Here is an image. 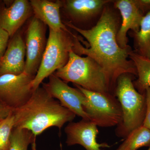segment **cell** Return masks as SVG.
<instances>
[{
	"mask_svg": "<svg viewBox=\"0 0 150 150\" xmlns=\"http://www.w3.org/2000/svg\"><path fill=\"white\" fill-rule=\"evenodd\" d=\"M132 76L121 75L117 79L115 95L121 104L122 117L115 129L117 137L126 138L133 130L143 126L146 111L145 93L135 88Z\"/></svg>",
	"mask_w": 150,
	"mask_h": 150,
	"instance_id": "3957f363",
	"label": "cell"
},
{
	"mask_svg": "<svg viewBox=\"0 0 150 150\" xmlns=\"http://www.w3.org/2000/svg\"><path fill=\"white\" fill-rule=\"evenodd\" d=\"M4 119H1V118H0V124H1V123L2 122V121L3 120H4Z\"/></svg>",
	"mask_w": 150,
	"mask_h": 150,
	"instance_id": "484cf974",
	"label": "cell"
},
{
	"mask_svg": "<svg viewBox=\"0 0 150 150\" xmlns=\"http://www.w3.org/2000/svg\"><path fill=\"white\" fill-rule=\"evenodd\" d=\"M36 140V136L28 129L14 127L9 150H28L29 145Z\"/></svg>",
	"mask_w": 150,
	"mask_h": 150,
	"instance_id": "d6986e66",
	"label": "cell"
},
{
	"mask_svg": "<svg viewBox=\"0 0 150 150\" xmlns=\"http://www.w3.org/2000/svg\"><path fill=\"white\" fill-rule=\"evenodd\" d=\"M47 45L37 74L32 81L33 89L40 87L43 81L66 65L73 50L76 35L71 31H55L49 28Z\"/></svg>",
	"mask_w": 150,
	"mask_h": 150,
	"instance_id": "5b68a950",
	"label": "cell"
},
{
	"mask_svg": "<svg viewBox=\"0 0 150 150\" xmlns=\"http://www.w3.org/2000/svg\"><path fill=\"white\" fill-rule=\"evenodd\" d=\"M129 57L134 63L138 77L133 82L134 87L140 93L144 94L146 89L150 88V60L132 51Z\"/></svg>",
	"mask_w": 150,
	"mask_h": 150,
	"instance_id": "2e32d148",
	"label": "cell"
},
{
	"mask_svg": "<svg viewBox=\"0 0 150 150\" xmlns=\"http://www.w3.org/2000/svg\"><path fill=\"white\" fill-rule=\"evenodd\" d=\"M13 112L14 127L28 129L36 137L51 127L61 131L65 124L72 122L76 116L42 86L34 90L28 101Z\"/></svg>",
	"mask_w": 150,
	"mask_h": 150,
	"instance_id": "7a4b0ae2",
	"label": "cell"
},
{
	"mask_svg": "<svg viewBox=\"0 0 150 150\" xmlns=\"http://www.w3.org/2000/svg\"><path fill=\"white\" fill-rule=\"evenodd\" d=\"M33 16L28 0H15L10 6L0 8V28L12 37L28 19Z\"/></svg>",
	"mask_w": 150,
	"mask_h": 150,
	"instance_id": "8fae6325",
	"label": "cell"
},
{
	"mask_svg": "<svg viewBox=\"0 0 150 150\" xmlns=\"http://www.w3.org/2000/svg\"><path fill=\"white\" fill-rule=\"evenodd\" d=\"M147 150H150V146L149 147V149Z\"/></svg>",
	"mask_w": 150,
	"mask_h": 150,
	"instance_id": "83f0119b",
	"label": "cell"
},
{
	"mask_svg": "<svg viewBox=\"0 0 150 150\" xmlns=\"http://www.w3.org/2000/svg\"><path fill=\"white\" fill-rule=\"evenodd\" d=\"M14 127V116L12 111L0 124V150H9L12 131Z\"/></svg>",
	"mask_w": 150,
	"mask_h": 150,
	"instance_id": "ffe728a7",
	"label": "cell"
},
{
	"mask_svg": "<svg viewBox=\"0 0 150 150\" xmlns=\"http://www.w3.org/2000/svg\"><path fill=\"white\" fill-rule=\"evenodd\" d=\"M42 87L52 97L58 99L62 106L74 112L82 119L89 121L83 109L86 96L77 88H73L53 74L48 77L47 83H42Z\"/></svg>",
	"mask_w": 150,
	"mask_h": 150,
	"instance_id": "9c48e42d",
	"label": "cell"
},
{
	"mask_svg": "<svg viewBox=\"0 0 150 150\" xmlns=\"http://www.w3.org/2000/svg\"><path fill=\"white\" fill-rule=\"evenodd\" d=\"M63 22L86 39L89 46L86 48L80 42L81 39L76 38L73 51L79 56L91 57L100 65L106 75L110 93L115 92L117 79L121 75H137L134 62L128 59L132 51L131 48H122L117 43L118 20L110 9L105 8L96 25L91 29H82L69 22Z\"/></svg>",
	"mask_w": 150,
	"mask_h": 150,
	"instance_id": "6da1fadb",
	"label": "cell"
},
{
	"mask_svg": "<svg viewBox=\"0 0 150 150\" xmlns=\"http://www.w3.org/2000/svg\"><path fill=\"white\" fill-rule=\"evenodd\" d=\"M68 146L80 145L86 150H102L109 148L107 143L98 144L97 137L99 133L97 126L88 120L82 119L77 122H70L65 128Z\"/></svg>",
	"mask_w": 150,
	"mask_h": 150,
	"instance_id": "30bf717a",
	"label": "cell"
},
{
	"mask_svg": "<svg viewBox=\"0 0 150 150\" xmlns=\"http://www.w3.org/2000/svg\"><path fill=\"white\" fill-rule=\"evenodd\" d=\"M31 150H37V146H36V141L31 144Z\"/></svg>",
	"mask_w": 150,
	"mask_h": 150,
	"instance_id": "d4e9b609",
	"label": "cell"
},
{
	"mask_svg": "<svg viewBox=\"0 0 150 150\" xmlns=\"http://www.w3.org/2000/svg\"><path fill=\"white\" fill-rule=\"evenodd\" d=\"M30 2L33 11V16L43 22L49 29L55 31L62 30L70 31L62 21L61 1L30 0Z\"/></svg>",
	"mask_w": 150,
	"mask_h": 150,
	"instance_id": "9a60e30c",
	"label": "cell"
},
{
	"mask_svg": "<svg viewBox=\"0 0 150 150\" xmlns=\"http://www.w3.org/2000/svg\"><path fill=\"white\" fill-rule=\"evenodd\" d=\"M138 7L144 12L147 11V12L150 10V0H135Z\"/></svg>",
	"mask_w": 150,
	"mask_h": 150,
	"instance_id": "603a6c76",
	"label": "cell"
},
{
	"mask_svg": "<svg viewBox=\"0 0 150 150\" xmlns=\"http://www.w3.org/2000/svg\"><path fill=\"white\" fill-rule=\"evenodd\" d=\"M146 111L143 126L150 130V88H147L145 91Z\"/></svg>",
	"mask_w": 150,
	"mask_h": 150,
	"instance_id": "7402d4cb",
	"label": "cell"
},
{
	"mask_svg": "<svg viewBox=\"0 0 150 150\" xmlns=\"http://www.w3.org/2000/svg\"><path fill=\"white\" fill-rule=\"evenodd\" d=\"M150 146V130L144 126L133 130L116 150H138Z\"/></svg>",
	"mask_w": 150,
	"mask_h": 150,
	"instance_id": "ac0fdd59",
	"label": "cell"
},
{
	"mask_svg": "<svg viewBox=\"0 0 150 150\" xmlns=\"http://www.w3.org/2000/svg\"><path fill=\"white\" fill-rule=\"evenodd\" d=\"M134 33L135 53L150 60V10L143 17L139 30Z\"/></svg>",
	"mask_w": 150,
	"mask_h": 150,
	"instance_id": "e0dca14e",
	"label": "cell"
},
{
	"mask_svg": "<svg viewBox=\"0 0 150 150\" xmlns=\"http://www.w3.org/2000/svg\"><path fill=\"white\" fill-rule=\"evenodd\" d=\"M74 85L86 96L83 109L91 122L104 128L118 126L122 119V111L115 95L109 92L90 91L77 85Z\"/></svg>",
	"mask_w": 150,
	"mask_h": 150,
	"instance_id": "8992f818",
	"label": "cell"
},
{
	"mask_svg": "<svg viewBox=\"0 0 150 150\" xmlns=\"http://www.w3.org/2000/svg\"><path fill=\"white\" fill-rule=\"evenodd\" d=\"M34 77L24 72L0 76V102L12 110L25 104L34 91Z\"/></svg>",
	"mask_w": 150,
	"mask_h": 150,
	"instance_id": "52a82bcc",
	"label": "cell"
},
{
	"mask_svg": "<svg viewBox=\"0 0 150 150\" xmlns=\"http://www.w3.org/2000/svg\"><path fill=\"white\" fill-rule=\"evenodd\" d=\"M114 6L119 10L122 17V23L116 35L117 43L121 48H126L129 46L127 32L129 30L134 33L139 31L144 15L135 0H118L114 2Z\"/></svg>",
	"mask_w": 150,
	"mask_h": 150,
	"instance_id": "4fadbf2b",
	"label": "cell"
},
{
	"mask_svg": "<svg viewBox=\"0 0 150 150\" xmlns=\"http://www.w3.org/2000/svg\"><path fill=\"white\" fill-rule=\"evenodd\" d=\"M2 2V1L0 0V6H1V4Z\"/></svg>",
	"mask_w": 150,
	"mask_h": 150,
	"instance_id": "4316f807",
	"label": "cell"
},
{
	"mask_svg": "<svg viewBox=\"0 0 150 150\" xmlns=\"http://www.w3.org/2000/svg\"><path fill=\"white\" fill-rule=\"evenodd\" d=\"M26 50L21 33L17 32L9 40L7 47L0 60V76L21 74L24 72Z\"/></svg>",
	"mask_w": 150,
	"mask_h": 150,
	"instance_id": "7c38bea8",
	"label": "cell"
},
{
	"mask_svg": "<svg viewBox=\"0 0 150 150\" xmlns=\"http://www.w3.org/2000/svg\"><path fill=\"white\" fill-rule=\"evenodd\" d=\"M12 110L0 102V118L5 119L6 118Z\"/></svg>",
	"mask_w": 150,
	"mask_h": 150,
	"instance_id": "cb8c5ba5",
	"label": "cell"
},
{
	"mask_svg": "<svg viewBox=\"0 0 150 150\" xmlns=\"http://www.w3.org/2000/svg\"><path fill=\"white\" fill-rule=\"evenodd\" d=\"M9 38L8 33L0 28V60L5 52Z\"/></svg>",
	"mask_w": 150,
	"mask_h": 150,
	"instance_id": "44dd1931",
	"label": "cell"
},
{
	"mask_svg": "<svg viewBox=\"0 0 150 150\" xmlns=\"http://www.w3.org/2000/svg\"><path fill=\"white\" fill-rule=\"evenodd\" d=\"M62 11L69 22H81L96 14L110 1L106 0H65L61 1Z\"/></svg>",
	"mask_w": 150,
	"mask_h": 150,
	"instance_id": "5bb4252c",
	"label": "cell"
},
{
	"mask_svg": "<svg viewBox=\"0 0 150 150\" xmlns=\"http://www.w3.org/2000/svg\"><path fill=\"white\" fill-rule=\"evenodd\" d=\"M46 24L33 16L25 32L26 60L24 72L35 77L39 69L47 45Z\"/></svg>",
	"mask_w": 150,
	"mask_h": 150,
	"instance_id": "ba28073f",
	"label": "cell"
},
{
	"mask_svg": "<svg viewBox=\"0 0 150 150\" xmlns=\"http://www.w3.org/2000/svg\"><path fill=\"white\" fill-rule=\"evenodd\" d=\"M66 83L72 82L90 91L109 92L107 78L100 65L91 57H82L70 52L65 66L54 73Z\"/></svg>",
	"mask_w": 150,
	"mask_h": 150,
	"instance_id": "277c9868",
	"label": "cell"
}]
</instances>
